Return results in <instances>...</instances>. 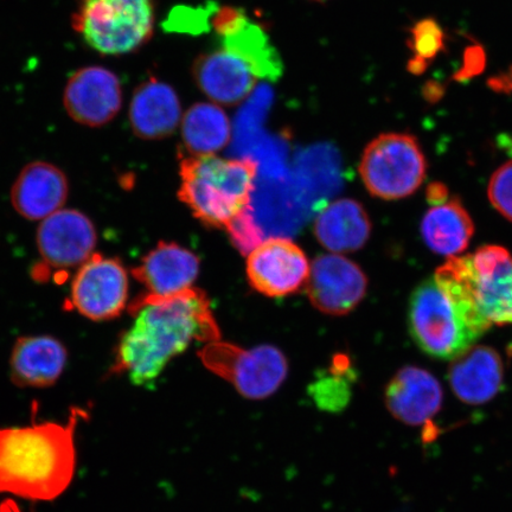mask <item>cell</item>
Wrapping results in <instances>:
<instances>
[{"instance_id":"obj_10","label":"cell","mask_w":512,"mask_h":512,"mask_svg":"<svg viewBox=\"0 0 512 512\" xmlns=\"http://www.w3.org/2000/svg\"><path fill=\"white\" fill-rule=\"evenodd\" d=\"M311 266L297 243L285 238L261 241L247 256V279L256 292L271 298L296 293L306 285Z\"/></svg>"},{"instance_id":"obj_16","label":"cell","mask_w":512,"mask_h":512,"mask_svg":"<svg viewBox=\"0 0 512 512\" xmlns=\"http://www.w3.org/2000/svg\"><path fill=\"white\" fill-rule=\"evenodd\" d=\"M477 302L491 325H512V255L507 248L483 246L472 255Z\"/></svg>"},{"instance_id":"obj_3","label":"cell","mask_w":512,"mask_h":512,"mask_svg":"<svg viewBox=\"0 0 512 512\" xmlns=\"http://www.w3.org/2000/svg\"><path fill=\"white\" fill-rule=\"evenodd\" d=\"M80 418L76 409L66 425L0 430V494L43 502L60 497L75 476L74 431Z\"/></svg>"},{"instance_id":"obj_5","label":"cell","mask_w":512,"mask_h":512,"mask_svg":"<svg viewBox=\"0 0 512 512\" xmlns=\"http://www.w3.org/2000/svg\"><path fill=\"white\" fill-rule=\"evenodd\" d=\"M73 28L102 55H124L145 46L155 29L153 0H79Z\"/></svg>"},{"instance_id":"obj_23","label":"cell","mask_w":512,"mask_h":512,"mask_svg":"<svg viewBox=\"0 0 512 512\" xmlns=\"http://www.w3.org/2000/svg\"><path fill=\"white\" fill-rule=\"evenodd\" d=\"M421 236L434 253L453 258L470 245L475 224L457 197L432 206L421 221Z\"/></svg>"},{"instance_id":"obj_19","label":"cell","mask_w":512,"mask_h":512,"mask_svg":"<svg viewBox=\"0 0 512 512\" xmlns=\"http://www.w3.org/2000/svg\"><path fill=\"white\" fill-rule=\"evenodd\" d=\"M448 383L460 401L483 405L501 392L504 366L501 355L486 345H473L453 360Z\"/></svg>"},{"instance_id":"obj_9","label":"cell","mask_w":512,"mask_h":512,"mask_svg":"<svg viewBox=\"0 0 512 512\" xmlns=\"http://www.w3.org/2000/svg\"><path fill=\"white\" fill-rule=\"evenodd\" d=\"M36 243L46 271L78 270L95 253L98 233L89 217L63 208L40 223Z\"/></svg>"},{"instance_id":"obj_29","label":"cell","mask_w":512,"mask_h":512,"mask_svg":"<svg viewBox=\"0 0 512 512\" xmlns=\"http://www.w3.org/2000/svg\"><path fill=\"white\" fill-rule=\"evenodd\" d=\"M450 198L448 196V191L444 184L441 183H433L428 187L427 190V200L432 204V206H437V204L444 203Z\"/></svg>"},{"instance_id":"obj_7","label":"cell","mask_w":512,"mask_h":512,"mask_svg":"<svg viewBox=\"0 0 512 512\" xmlns=\"http://www.w3.org/2000/svg\"><path fill=\"white\" fill-rule=\"evenodd\" d=\"M198 357L204 367L232 384L248 400L270 398L283 386L288 374L286 356L273 345L243 349L220 339L204 345Z\"/></svg>"},{"instance_id":"obj_25","label":"cell","mask_w":512,"mask_h":512,"mask_svg":"<svg viewBox=\"0 0 512 512\" xmlns=\"http://www.w3.org/2000/svg\"><path fill=\"white\" fill-rule=\"evenodd\" d=\"M311 394L317 406L324 411L341 412L351 399V363L348 357L339 355L329 376H322L311 386Z\"/></svg>"},{"instance_id":"obj_13","label":"cell","mask_w":512,"mask_h":512,"mask_svg":"<svg viewBox=\"0 0 512 512\" xmlns=\"http://www.w3.org/2000/svg\"><path fill=\"white\" fill-rule=\"evenodd\" d=\"M213 25L222 38L223 49L245 61L258 79L275 80L283 73V63L266 31L252 23L245 12L230 6L221 8Z\"/></svg>"},{"instance_id":"obj_11","label":"cell","mask_w":512,"mask_h":512,"mask_svg":"<svg viewBox=\"0 0 512 512\" xmlns=\"http://www.w3.org/2000/svg\"><path fill=\"white\" fill-rule=\"evenodd\" d=\"M305 286L311 304L318 311L345 316L366 297L368 279L356 262L332 253L313 261Z\"/></svg>"},{"instance_id":"obj_18","label":"cell","mask_w":512,"mask_h":512,"mask_svg":"<svg viewBox=\"0 0 512 512\" xmlns=\"http://www.w3.org/2000/svg\"><path fill=\"white\" fill-rule=\"evenodd\" d=\"M68 363V349L49 335L18 338L10 356V379L21 388H49L60 380Z\"/></svg>"},{"instance_id":"obj_4","label":"cell","mask_w":512,"mask_h":512,"mask_svg":"<svg viewBox=\"0 0 512 512\" xmlns=\"http://www.w3.org/2000/svg\"><path fill=\"white\" fill-rule=\"evenodd\" d=\"M178 196L209 228L226 229L249 214L258 163L252 158L181 156Z\"/></svg>"},{"instance_id":"obj_1","label":"cell","mask_w":512,"mask_h":512,"mask_svg":"<svg viewBox=\"0 0 512 512\" xmlns=\"http://www.w3.org/2000/svg\"><path fill=\"white\" fill-rule=\"evenodd\" d=\"M130 313L134 322L119 338L111 373L126 375L134 386L150 387L192 343L221 339L207 293L200 288L169 297L145 294L130 305Z\"/></svg>"},{"instance_id":"obj_6","label":"cell","mask_w":512,"mask_h":512,"mask_svg":"<svg viewBox=\"0 0 512 512\" xmlns=\"http://www.w3.org/2000/svg\"><path fill=\"white\" fill-rule=\"evenodd\" d=\"M427 174L418 139L408 133H383L363 151L360 175L370 195L398 201L414 194Z\"/></svg>"},{"instance_id":"obj_2","label":"cell","mask_w":512,"mask_h":512,"mask_svg":"<svg viewBox=\"0 0 512 512\" xmlns=\"http://www.w3.org/2000/svg\"><path fill=\"white\" fill-rule=\"evenodd\" d=\"M408 325L416 345L441 361L456 360L492 328L478 306L472 255L448 258L415 288Z\"/></svg>"},{"instance_id":"obj_14","label":"cell","mask_w":512,"mask_h":512,"mask_svg":"<svg viewBox=\"0 0 512 512\" xmlns=\"http://www.w3.org/2000/svg\"><path fill=\"white\" fill-rule=\"evenodd\" d=\"M69 181L54 164L36 160L19 172L10 191L11 206L28 221H43L64 208Z\"/></svg>"},{"instance_id":"obj_12","label":"cell","mask_w":512,"mask_h":512,"mask_svg":"<svg viewBox=\"0 0 512 512\" xmlns=\"http://www.w3.org/2000/svg\"><path fill=\"white\" fill-rule=\"evenodd\" d=\"M63 104L69 117L80 125L110 124L123 106L118 76L98 66L76 70L64 89Z\"/></svg>"},{"instance_id":"obj_15","label":"cell","mask_w":512,"mask_h":512,"mask_svg":"<svg viewBox=\"0 0 512 512\" xmlns=\"http://www.w3.org/2000/svg\"><path fill=\"white\" fill-rule=\"evenodd\" d=\"M200 266V259L189 249L162 241L143 256L132 275L145 286L146 294L169 297L192 287Z\"/></svg>"},{"instance_id":"obj_8","label":"cell","mask_w":512,"mask_h":512,"mask_svg":"<svg viewBox=\"0 0 512 512\" xmlns=\"http://www.w3.org/2000/svg\"><path fill=\"white\" fill-rule=\"evenodd\" d=\"M128 287L130 281L123 262L94 253L74 275L69 305L92 322H108L126 309Z\"/></svg>"},{"instance_id":"obj_28","label":"cell","mask_w":512,"mask_h":512,"mask_svg":"<svg viewBox=\"0 0 512 512\" xmlns=\"http://www.w3.org/2000/svg\"><path fill=\"white\" fill-rule=\"evenodd\" d=\"M489 87L496 93L512 94V68L507 72L498 74L488 82Z\"/></svg>"},{"instance_id":"obj_21","label":"cell","mask_w":512,"mask_h":512,"mask_svg":"<svg viewBox=\"0 0 512 512\" xmlns=\"http://www.w3.org/2000/svg\"><path fill=\"white\" fill-rule=\"evenodd\" d=\"M182 120L181 101L175 89L150 79L134 91L130 106L132 131L144 140H159L171 136Z\"/></svg>"},{"instance_id":"obj_22","label":"cell","mask_w":512,"mask_h":512,"mask_svg":"<svg viewBox=\"0 0 512 512\" xmlns=\"http://www.w3.org/2000/svg\"><path fill=\"white\" fill-rule=\"evenodd\" d=\"M320 245L334 254L356 252L366 246L371 234L369 215L360 202L343 198L329 204L315 221Z\"/></svg>"},{"instance_id":"obj_26","label":"cell","mask_w":512,"mask_h":512,"mask_svg":"<svg viewBox=\"0 0 512 512\" xmlns=\"http://www.w3.org/2000/svg\"><path fill=\"white\" fill-rule=\"evenodd\" d=\"M444 48V35L438 24L431 19L415 25L412 30V49L415 53V66L434 59Z\"/></svg>"},{"instance_id":"obj_27","label":"cell","mask_w":512,"mask_h":512,"mask_svg":"<svg viewBox=\"0 0 512 512\" xmlns=\"http://www.w3.org/2000/svg\"><path fill=\"white\" fill-rule=\"evenodd\" d=\"M489 200L499 214L512 221V160L499 166L488 187Z\"/></svg>"},{"instance_id":"obj_24","label":"cell","mask_w":512,"mask_h":512,"mask_svg":"<svg viewBox=\"0 0 512 512\" xmlns=\"http://www.w3.org/2000/svg\"><path fill=\"white\" fill-rule=\"evenodd\" d=\"M232 137V125L219 105L201 102L190 107L182 118V138L194 156L215 155Z\"/></svg>"},{"instance_id":"obj_20","label":"cell","mask_w":512,"mask_h":512,"mask_svg":"<svg viewBox=\"0 0 512 512\" xmlns=\"http://www.w3.org/2000/svg\"><path fill=\"white\" fill-rule=\"evenodd\" d=\"M192 73L201 91L224 106L240 104L258 81L251 67L226 49L198 57Z\"/></svg>"},{"instance_id":"obj_17","label":"cell","mask_w":512,"mask_h":512,"mask_svg":"<svg viewBox=\"0 0 512 512\" xmlns=\"http://www.w3.org/2000/svg\"><path fill=\"white\" fill-rule=\"evenodd\" d=\"M384 402L395 419L409 426H420L440 411L443 388L425 369L402 368L389 381Z\"/></svg>"}]
</instances>
